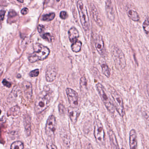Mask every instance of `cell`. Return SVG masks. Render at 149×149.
<instances>
[{
    "label": "cell",
    "mask_w": 149,
    "mask_h": 149,
    "mask_svg": "<svg viewBox=\"0 0 149 149\" xmlns=\"http://www.w3.org/2000/svg\"><path fill=\"white\" fill-rule=\"evenodd\" d=\"M77 6L82 26L85 32H88L90 29V21L87 8L81 1H77Z\"/></svg>",
    "instance_id": "277c9868"
},
{
    "label": "cell",
    "mask_w": 149,
    "mask_h": 149,
    "mask_svg": "<svg viewBox=\"0 0 149 149\" xmlns=\"http://www.w3.org/2000/svg\"><path fill=\"white\" fill-rule=\"evenodd\" d=\"M22 85L25 95L28 97H31L32 96V87L31 84L29 82H25Z\"/></svg>",
    "instance_id": "ac0fdd59"
},
{
    "label": "cell",
    "mask_w": 149,
    "mask_h": 149,
    "mask_svg": "<svg viewBox=\"0 0 149 149\" xmlns=\"http://www.w3.org/2000/svg\"><path fill=\"white\" fill-rule=\"evenodd\" d=\"M126 13L128 17L134 22H138L140 20L139 15L136 11L132 8L127 7L126 8Z\"/></svg>",
    "instance_id": "2e32d148"
},
{
    "label": "cell",
    "mask_w": 149,
    "mask_h": 149,
    "mask_svg": "<svg viewBox=\"0 0 149 149\" xmlns=\"http://www.w3.org/2000/svg\"><path fill=\"white\" fill-rule=\"evenodd\" d=\"M129 141L130 149H137V136L136 131L134 129L130 131Z\"/></svg>",
    "instance_id": "4fadbf2b"
},
{
    "label": "cell",
    "mask_w": 149,
    "mask_h": 149,
    "mask_svg": "<svg viewBox=\"0 0 149 149\" xmlns=\"http://www.w3.org/2000/svg\"><path fill=\"white\" fill-rule=\"evenodd\" d=\"M36 47L37 49L29 57V61L32 63L39 61H43L47 58L50 53L49 49L41 44L37 43Z\"/></svg>",
    "instance_id": "7a4b0ae2"
},
{
    "label": "cell",
    "mask_w": 149,
    "mask_h": 149,
    "mask_svg": "<svg viewBox=\"0 0 149 149\" xmlns=\"http://www.w3.org/2000/svg\"><path fill=\"white\" fill-rule=\"evenodd\" d=\"M2 83L4 86L7 87V88H11V86H12V84H11V83H10L9 82H8V81H7L6 79H4V80H3V81H2Z\"/></svg>",
    "instance_id": "f546056e"
},
{
    "label": "cell",
    "mask_w": 149,
    "mask_h": 149,
    "mask_svg": "<svg viewBox=\"0 0 149 149\" xmlns=\"http://www.w3.org/2000/svg\"><path fill=\"white\" fill-rule=\"evenodd\" d=\"M50 94L47 91H44L40 94L35 103V110L38 114L41 113L47 109L50 104Z\"/></svg>",
    "instance_id": "3957f363"
},
{
    "label": "cell",
    "mask_w": 149,
    "mask_h": 149,
    "mask_svg": "<svg viewBox=\"0 0 149 149\" xmlns=\"http://www.w3.org/2000/svg\"><path fill=\"white\" fill-rule=\"evenodd\" d=\"M109 90L114 101L115 108L119 115L121 116H123L125 114V110L123 101L122 97L112 87H109Z\"/></svg>",
    "instance_id": "5b68a950"
},
{
    "label": "cell",
    "mask_w": 149,
    "mask_h": 149,
    "mask_svg": "<svg viewBox=\"0 0 149 149\" xmlns=\"http://www.w3.org/2000/svg\"><path fill=\"white\" fill-rule=\"evenodd\" d=\"M39 73H40V71H39V69H36L31 71L29 73V75L31 77H36L39 75Z\"/></svg>",
    "instance_id": "f1b7e54d"
},
{
    "label": "cell",
    "mask_w": 149,
    "mask_h": 149,
    "mask_svg": "<svg viewBox=\"0 0 149 149\" xmlns=\"http://www.w3.org/2000/svg\"><path fill=\"white\" fill-rule=\"evenodd\" d=\"M26 122L25 123L26 125L25 126V130H26V132L28 136H29L30 134V130H31V128H30V126H31V125H30V120H27Z\"/></svg>",
    "instance_id": "4316f807"
},
{
    "label": "cell",
    "mask_w": 149,
    "mask_h": 149,
    "mask_svg": "<svg viewBox=\"0 0 149 149\" xmlns=\"http://www.w3.org/2000/svg\"><path fill=\"white\" fill-rule=\"evenodd\" d=\"M55 14L54 13H50L44 15L42 16V20L45 21H50L54 19Z\"/></svg>",
    "instance_id": "cb8c5ba5"
},
{
    "label": "cell",
    "mask_w": 149,
    "mask_h": 149,
    "mask_svg": "<svg viewBox=\"0 0 149 149\" xmlns=\"http://www.w3.org/2000/svg\"><path fill=\"white\" fill-rule=\"evenodd\" d=\"M109 136L110 139L111 141V143L115 146V147L117 149H118V144L117 140L116 138L114 132L112 131H109Z\"/></svg>",
    "instance_id": "44dd1931"
},
{
    "label": "cell",
    "mask_w": 149,
    "mask_h": 149,
    "mask_svg": "<svg viewBox=\"0 0 149 149\" xmlns=\"http://www.w3.org/2000/svg\"><path fill=\"white\" fill-rule=\"evenodd\" d=\"M69 38L72 43H74L77 41L79 37V33L76 29L72 28L68 31Z\"/></svg>",
    "instance_id": "e0dca14e"
},
{
    "label": "cell",
    "mask_w": 149,
    "mask_h": 149,
    "mask_svg": "<svg viewBox=\"0 0 149 149\" xmlns=\"http://www.w3.org/2000/svg\"><path fill=\"white\" fill-rule=\"evenodd\" d=\"M95 46L99 54L102 55L104 53V42L102 37L100 35H97L95 40Z\"/></svg>",
    "instance_id": "8fae6325"
},
{
    "label": "cell",
    "mask_w": 149,
    "mask_h": 149,
    "mask_svg": "<svg viewBox=\"0 0 149 149\" xmlns=\"http://www.w3.org/2000/svg\"><path fill=\"white\" fill-rule=\"evenodd\" d=\"M20 109L19 106H14L13 108L10 109L8 112V116H16L19 112Z\"/></svg>",
    "instance_id": "7402d4cb"
},
{
    "label": "cell",
    "mask_w": 149,
    "mask_h": 149,
    "mask_svg": "<svg viewBox=\"0 0 149 149\" xmlns=\"http://www.w3.org/2000/svg\"><path fill=\"white\" fill-rule=\"evenodd\" d=\"M56 129V122L54 116L51 115L47 121L46 126V132L49 137L54 139Z\"/></svg>",
    "instance_id": "ba28073f"
},
{
    "label": "cell",
    "mask_w": 149,
    "mask_h": 149,
    "mask_svg": "<svg viewBox=\"0 0 149 149\" xmlns=\"http://www.w3.org/2000/svg\"><path fill=\"white\" fill-rule=\"evenodd\" d=\"M68 112L71 121L74 123H75L81 113L80 110L77 107L75 108L70 106L68 109Z\"/></svg>",
    "instance_id": "5bb4252c"
},
{
    "label": "cell",
    "mask_w": 149,
    "mask_h": 149,
    "mask_svg": "<svg viewBox=\"0 0 149 149\" xmlns=\"http://www.w3.org/2000/svg\"><path fill=\"white\" fill-rule=\"evenodd\" d=\"M94 136L96 140L100 145H104L105 142V133L103 126L99 119H96L94 128Z\"/></svg>",
    "instance_id": "52a82bcc"
},
{
    "label": "cell",
    "mask_w": 149,
    "mask_h": 149,
    "mask_svg": "<svg viewBox=\"0 0 149 149\" xmlns=\"http://www.w3.org/2000/svg\"><path fill=\"white\" fill-rule=\"evenodd\" d=\"M67 16H68V15H67V13L66 12L62 11L60 13V17H61V19H65L67 18Z\"/></svg>",
    "instance_id": "1f68e13d"
},
{
    "label": "cell",
    "mask_w": 149,
    "mask_h": 149,
    "mask_svg": "<svg viewBox=\"0 0 149 149\" xmlns=\"http://www.w3.org/2000/svg\"><path fill=\"white\" fill-rule=\"evenodd\" d=\"M90 8L91 13H92V16H93L95 21L97 23L98 26L101 27L103 25V23L102 21V20L100 16H99L98 11H97V9L95 5H94L92 3H91L90 4Z\"/></svg>",
    "instance_id": "9a60e30c"
},
{
    "label": "cell",
    "mask_w": 149,
    "mask_h": 149,
    "mask_svg": "<svg viewBox=\"0 0 149 149\" xmlns=\"http://www.w3.org/2000/svg\"><path fill=\"white\" fill-rule=\"evenodd\" d=\"M29 10L27 8H23L22 10H21V13L23 15H26L28 13Z\"/></svg>",
    "instance_id": "e575fe53"
},
{
    "label": "cell",
    "mask_w": 149,
    "mask_h": 149,
    "mask_svg": "<svg viewBox=\"0 0 149 149\" xmlns=\"http://www.w3.org/2000/svg\"><path fill=\"white\" fill-rule=\"evenodd\" d=\"M17 15L16 12L13 10H11L9 12V14H8V16L9 17H13L16 16Z\"/></svg>",
    "instance_id": "836d02e7"
},
{
    "label": "cell",
    "mask_w": 149,
    "mask_h": 149,
    "mask_svg": "<svg viewBox=\"0 0 149 149\" xmlns=\"http://www.w3.org/2000/svg\"><path fill=\"white\" fill-rule=\"evenodd\" d=\"M59 112L61 115H63L65 113V109L64 106L62 104H60L59 105Z\"/></svg>",
    "instance_id": "4dcf8cb0"
},
{
    "label": "cell",
    "mask_w": 149,
    "mask_h": 149,
    "mask_svg": "<svg viewBox=\"0 0 149 149\" xmlns=\"http://www.w3.org/2000/svg\"><path fill=\"white\" fill-rule=\"evenodd\" d=\"M44 29H45V27H44V26L41 25H39L38 27V31L40 33L43 32Z\"/></svg>",
    "instance_id": "d6a6232c"
},
{
    "label": "cell",
    "mask_w": 149,
    "mask_h": 149,
    "mask_svg": "<svg viewBox=\"0 0 149 149\" xmlns=\"http://www.w3.org/2000/svg\"><path fill=\"white\" fill-rule=\"evenodd\" d=\"M42 38L46 41L51 42L53 40V36L49 33L44 34L42 36Z\"/></svg>",
    "instance_id": "484cf974"
},
{
    "label": "cell",
    "mask_w": 149,
    "mask_h": 149,
    "mask_svg": "<svg viewBox=\"0 0 149 149\" xmlns=\"http://www.w3.org/2000/svg\"><path fill=\"white\" fill-rule=\"evenodd\" d=\"M105 9L109 19L111 21L114 22L115 19V15L111 1H105Z\"/></svg>",
    "instance_id": "7c38bea8"
},
{
    "label": "cell",
    "mask_w": 149,
    "mask_h": 149,
    "mask_svg": "<svg viewBox=\"0 0 149 149\" xmlns=\"http://www.w3.org/2000/svg\"><path fill=\"white\" fill-rule=\"evenodd\" d=\"M66 93L70 106L77 108L78 103V95L77 93L74 90L70 88L67 89Z\"/></svg>",
    "instance_id": "9c48e42d"
},
{
    "label": "cell",
    "mask_w": 149,
    "mask_h": 149,
    "mask_svg": "<svg viewBox=\"0 0 149 149\" xmlns=\"http://www.w3.org/2000/svg\"><path fill=\"white\" fill-rule=\"evenodd\" d=\"M47 146L48 149H57V147L54 144L53 142L50 141V140H48L47 141Z\"/></svg>",
    "instance_id": "83f0119b"
},
{
    "label": "cell",
    "mask_w": 149,
    "mask_h": 149,
    "mask_svg": "<svg viewBox=\"0 0 149 149\" xmlns=\"http://www.w3.org/2000/svg\"><path fill=\"white\" fill-rule=\"evenodd\" d=\"M24 145L21 141H15L12 143L11 149H23Z\"/></svg>",
    "instance_id": "603a6c76"
},
{
    "label": "cell",
    "mask_w": 149,
    "mask_h": 149,
    "mask_svg": "<svg viewBox=\"0 0 149 149\" xmlns=\"http://www.w3.org/2000/svg\"><path fill=\"white\" fill-rule=\"evenodd\" d=\"M111 56L118 68L124 69L126 66V59L124 54L118 46L113 45L111 48Z\"/></svg>",
    "instance_id": "6da1fadb"
},
{
    "label": "cell",
    "mask_w": 149,
    "mask_h": 149,
    "mask_svg": "<svg viewBox=\"0 0 149 149\" xmlns=\"http://www.w3.org/2000/svg\"><path fill=\"white\" fill-rule=\"evenodd\" d=\"M5 14H6V11L5 10H1V21H3L5 17Z\"/></svg>",
    "instance_id": "d590c367"
},
{
    "label": "cell",
    "mask_w": 149,
    "mask_h": 149,
    "mask_svg": "<svg viewBox=\"0 0 149 149\" xmlns=\"http://www.w3.org/2000/svg\"><path fill=\"white\" fill-rule=\"evenodd\" d=\"M102 71L106 77L109 78L111 75V70L106 63H103L101 65Z\"/></svg>",
    "instance_id": "d6986e66"
},
{
    "label": "cell",
    "mask_w": 149,
    "mask_h": 149,
    "mask_svg": "<svg viewBox=\"0 0 149 149\" xmlns=\"http://www.w3.org/2000/svg\"><path fill=\"white\" fill-rule=\"evenodd\" d=\"M96 88L102 101L108 110L111 113H114L115 112V108L111 102L103 85L101 84L97 83L96 85Z\"/></svg>",
    "instance_id": "8992f818"
},
{
    "label": "cell",
    "mask_w": 149,
    "mask_h": 149,
    "mask_svg": "<svg viewBox=\"0 0 149 149\" xmlns=\"http://www.w3.org/2000/svg\"><path fill=\"white\" fill-rule=\"evenodd\" d=\"M82 43L81 41H77L76 42L73 43L71 45V49L75 53L80 52L81 48Z\"/></svg>",
    "instance_id": "ffe728a7"
},
{
    "label": "cell",
    "mask_w": 149,
    "mask_h": 149,
    "mask_svg": "<svg viewBox=\"0 0 149 149\" xmlns=\"http://www.w3.org/2000/svg\"><path fill=\"white\" fill-rule=\"evenodd\" d=\"M143 28L145 33L149 37V19L145 20L143 23Z\"/></svg>",
    "instance_id": "d4e9b609"
},
{
    "label": "cell",
    "mask_w": 149,
    "mask_h": 149,
    "mask_svg": "<svg viewBox=\"0 0 149 149\" xmlns=\"http://www.w3.org/2000/svg\"><path fill=\"white\" fill-rule=\"evenodd\" d=\"M57 70L54 65H49L47 68L46 72V77L47 81L49 82L55 80L57 75Z\"/></svg>",
    "instance_id": "30bf717a"
}]
</instances>
